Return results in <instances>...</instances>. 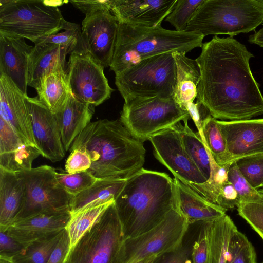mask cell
Wrapping results in <instances>:
<instances>
[{
	"instance_id": "1",
	"label": "cell",
	"mask_w": 263,
	"mask_h": 263,
	"mask_svg": "<svg viewBox=\"0 0 263 263\" xmlns=\"http://www.w3.org/2000/svg\"><path fill=\"white\" fill-rule=\"evenodd\" d=\"M254 57L233 37L215 35L196 59L201 79L197 100L221 121L252 119L263 114V96L249 61Z\"/></svg>"
},
{
	"instance_id": "2",
	"label": "cell",
	"mask_w": 263,
	"mask_h": 263,
	"mask_svg": "<svg viewBox=\"0 0 263 263\" xmlns=\"http://www.w3.org/2000/svg\"><path fill=\"white\" fill-rule=\"evenodd\" d=\"M86 151L91 160L88 171L98 179H128L143 168L146 150L120 120L90 122L70 148Z\"/></svg>"
},
{
	"instance_id": "3",
	"label": "cell",
	"mask_w": 263,
	"mask_h": 263,
	"mask_svg": "<svg viewBox=\"0 0 263 263\" xmlns=\"http://www.w3.org/2000/svg\"><path fill=\"white\" fill-rule=\"evenodd\" d=\"M178 202L174 179L165 173L141 168L127 179L115 200L125 239L156 226Z\"/></svg>"
},
{
	"instance_id": "4",
	"label": "cell",
	"mask_w": 263,
	"mask_h": 263,
	"mask_svg": "<svg viewBox=\"0 0 263 263\" xmlns=\"http://www.w3.org/2000/svg\"><path fill=\"white\" fill-rule=\"evenodd\" d=\"M204 36L193 32L119 23L114 55L109 66L115 76L141 61L165 53H186L201 47Z\"/></svg>"
},
{
	"instance_id": "5",
	"label": "cell",
	"mask_w": 263,
	"mask_h": 263,
	"mask_svg": "<svg viewBox=\"0 0 263 263\" xmlns=\"http://www.w3.org/2000/svg\"><path fill=\"white\" fill-rule=\"evenodd\" d=\"M263 23L261 0H203L185 31L231 37L254 30Z\"/></svg>"
},
{
	"instance_id": "6",
	"label": "cell",
	"mask_w": 263,
	"mask_h": 263,
	"mask_svg": "<svg viewBox=\"0 0 263 263\" xmlns=\"http://www.w3.org/2000/svg\"><path fill=\"white\" fill-rule=\"evenodd\" d=\"M62 1L0 0V35L26 39L34 44L63 30Z\"/></svg>"
},
{
	"instance_id": "7",
	"label": "cell",
	"mask_w": 263,
	"mask_h": 263,
	"mask_svg": "<svg viewBox=\"0 0 263 263\" xmlns=\"http://www.w3.org/2000/svg\"><path fill=\"white\" fill-rule=\"evenodd\" d=\"M176 68L173 53L144 59L115 76L123 99L129 97L173 98Z\"/></svg>"
},
{
	"instance_id": "8",
	"label": "cell",
	"mask_w": 263,
	"mask_h": 263,
	"mask_svg": "<svg viewBox=\"0 0 263 263\" xmlns=\"http://www.w3.org/2000/svg\"><path fill=\"white\" fill-rule=\"evenodd\" d=\"M124 240L114 202L70 248L64 263H122Z\"/></svg>"
},
{
	"instance_id": "9",
	"label": "cell",
	"mask_w": 263,
	"mask_h": 263,
	"mask_svg": "<svg viewBox=\"0 0 263 263\" xmlns=\"http://www.w3.org/2000/svg\"><path fill=\"white\" fill-rule=\"evenodd\" d=\"M124 100L119 120L134 137L143 142L152 135L190 118L188 111L174 98L129 97Z\"/></svg>"
},
{
	"instance_id": "10",
	"label": "cell",
	"mask_w": 263,
	"mask_h": 263,
	"mask_svg": "<svg viewBox=\"0 0 263 263\" xmlns=\"http://www.w3.org/2000/svg\"><path fill=\"white\" fill-rule=\"evenodd\" d=\"M189 226L178 202L156 226L137 236L125 239L122 263H136L177 250L183 243Z\"/></svg>"
},
{
	"instance_id": "11",
	"label": "cell",
	"mask_w": 263,
	"mask_h": 263,
	"mask_svg": "<svg viewBox=\"0 0 263 263\" xmlns=\"http://www.w3.org/2000/svg\"><path fill=\"white\" fill-rule=\"evenodd\" d=\"M19 172L24 180L25 197L14 222L40 214L69 210L72 196L58 182L54 168L43 165Z\"/></svg>"
},
{
	"instance_id": "12",
	"label": "cell",
	"mask_w": 263,
	"mask_h": 263,
	"mask_svg": "<svg viewBox=\"0 0 263 263\" xmlns=\"http://www.w3.org/2000/svg\"><path fill=\"white\" fill-rule=\"evenodd\" d=\"M155 158L175 178L207 199L206 180L190 157L176 125L149 137Z\"/></svg>"
},
{
	"instance_id": "13",
	"label": "cell",
	"mask_w": 263,
	"mask_h": 263,
	"mask_svg": "<svg viewBox=\"0 0 263 263\" xmlns=\"http://www.w3.org/2000/svg\"><path fill=\"white\" fill-rule=\"evenodd\" d=\"M66 66L68 83L77 99L96 107L110 98L115 90L108 84L104 68L86 50L72 52Z\"/></svg>"
},
{
	"instance_id": "14",
	"label": "cell",
	"mask_w": 263,
	"mask_h": 263,
	"mask_svg": "<svg viewBox=\"0 0 263 263\" xmlns=\"http://www.w3.org/2000/svg\"><path fill=\"white\" fill-rule=\"evenodd\" d=\"M119 23L109 9L86 15L82 21V34L86 51L104 68L111 64Z\"/></svg>"
},
{
	"instance_id": "15",
	"label": "cell",
	"mask_w": 263,
	"mask_h": 263,
	"mask_svg": "<svg viewBox=\"0 0 263 263\" xmlns=\"http://www.w3.org/2000/svg\"><path fill=\"white\" fill-rule=\"evenodd\" d=\"M34 138L41 155L52 162L61 160L65 150L54 114L37 97L26 96Z\"/></svg>"
},
{
	"instance_id": "16",
	"label": "cell",
	"mask_w": 263,
	"mask_h": 263,
	"mask_svg": "<svg viewBox=\"0 0 263 263\" xmlns=\"http://www.w3.org/2000/svg\"><path fill=\"white\" fill-rule=\"evenodd\" d=\"M217 122L224 139L230 162L263 154V118Z\"/></svg>"
},
{
	"instance_id": "17",
	"label": "cell",
	"mask_w": 263,
	"mask_h": 263,
	"mask_svg": "<svg viewBox=\"0 0 263 263\" xmlns=\"http://www.w3.org/2000/svg\"><path fill=\"white\" fill-rule=\"evenodd\" d=\"M27 96L9 78L0 74V117L26 144L37 148L26 102Z\"/></svg>"
},
{
	"instance_id": "18",
	"label": "cell",
	"mask_w": 263,
	"mask_h": 263,
	"mask_svg": "<svg viewBox=\"0 0 263 263\" xmlns=\"http://www.w3.org/2000/svg\"><path fill=\"white\" fill-rule=\"evenodd\" d=\"M177 0H110V11L119 23L153 27L161 25Z\"/></svg>"
},
{
	"instance_id": "19",
	"label": "cell",
	"mask_w": 263,
	"mask_h": 263,
	"mask_svg": "<svg viewBox=\"0 0 263 263\" xmlns=\"http://www.w3.org/2000/svg\"><path fill=\"white\" fill-rule=\"evenodd\" d=\"M71 216L69 210L40 214L14 222L7 232L26 247L39 239L65 229Z\"/></svg>"
},
{
	"instance_id": "20",
	"label": "cell",
	"mask_w": 263,
	"mask_h": 263,
	"mask_svg": "<svg viewBox=\"0 0 263 263\" xmlns=\"http://www.w3.org/2000/svg\"><path fill=\"white\" fill-rule=\"evenodd\" d=\"M33 47L24 39L0 35V74L9 78L26 95L29 59Z\"/></svg>"
},
{
	"instance_id": "21",
	"label": "cell",
	"mask_w": 263,
	"mask_h": 263,
	"mask_svg": "<svg viewBox=\"0 0 263 263\" xmlns=\"http://www.w3.org/2000/svg\"><path fill=\"white\" fill-rule=\"evenodd\" d=\"M25 190L20 172L0 168V230L7 231L16 219L23 206Z\"/></svg>"
},
{
	"instance_id": "22",
	"label": "cell",
	"mask_w": 263,
	"mask_h": 263,
	"mask_svg": "<svg viewBox=\"0 0 263 263\" xmlns=\"http://www.w3.org/2000/svg\"><path fill=\"white\" fill-rule=\"evenodd\" d=\"M72 51L61 45L45 42L34 45L30 55L28 69V86L37 87L40 80L49 72L65 68L66 56Z\"/></svg>"
},
{
	"instance_id": "23",
	"label": "cell",
	"mask_w": 263,
	"mask_h": 263,
	"mask_svg": "<svg viewBox=\"0 0 263 263\" xmlns=\"http://www.w3.org/2000/svg\"><path fill=\"white\" fill-rule=\"evenodd\" d=\"M94 111V107L82 103L71 94L63 108L55 114L65 151L91 122Z\"/></svg>"
},
{
	"instance_id": "24",
	"label": "cell",
	"mask_w": 263,
	"mask_h": 263,
	"mask_svg": "<svg viewBox=\"0 0 263 263\" xmlns=\"http://www.w3.org/2000/svg\"><path fill=\"white\" fill-rule=\"evenodd\" d=\"M176 184L179 205L189 225L201 221H214L226 215V211L208 200L178 179Z\"/></svg>"
},
{
	"instance_id": "25",
	"label": "cell",
	"mask_w": 263,
	"mask_h": 263,
	"mask_svg": "<svg viewBox=\"0 0 263 263\" xmlns=\"http://www.w3.org/2000/svg\"><path fill=\"white\" fill-rule=\"evenodd\" d=\"M185 53L174 52L176 79L173 98L182 108L193 102L197 96V88L201 79L199 66L196 59L187 58Z\"/></svg>"
},
{
	"instance_id": "26",
	"label": "cell",
	"mask_w": 263,
	"mask_h": 263,
	"mask_svg": "<svg viewBox=\"0 0 263 263\" xmlns=\"http://www.w3.org/2000/svg\"><path fill=\"white\" fill-rule=\"evenodd\" d=\"M35 90L41 102L53 114L59 112L72 94L65 68H58L47 73L40 80Z\"/></svg>"
},
{
	"instance_id": "27",
	"label": "cell",
	"mask_w": 263,
	"mask_h": 263,
	"mask_svg": "<svg viewBox=\"0 0 263 263\" xmlns=\"http://www.w3.org/2000/svg\"><path fill=\"white\" fill-rule=\"evenodd\" d=\"M127 179H98L91 186L78 195L72 196L69 203L71 214L115 200L124 187Z\"/></svg>"
},
{
	"instance_id": "28",
	"label": "cell",
	"mask_w": 263,
	"mask_h": 263,
	"mask_svg": "<svg viewBox=\"0 0 263 263\" xmlns=\"http://www.w3.org/2000/svg\"><path fill=\"white\" fill-rule=\"evenodd\" d=\"M188 120L176 125L186 153L208 181L216 164L199 133L193 132L188 125Z\"/></svg>"
},
{
	"instance_id": "29",
	"label": "cell",
	"mask_w": 263,
	"mask_h": 263,
	"mask_svg": "<svg viewBox=\"0 0 263 263\" xmlns=\"http://www.w3.org/2000/svg\"><path fill=\"white\" fill-rule=\"evenodd\" d=\"M227 214L213 221L210 236V247L206 263H227L230 238L237 229Z\"/></svg>"
},
{
	"instance_id": "30",
	"label": "cell",
	"mask_w": 263,
	"mask_h": 263,
	"mask_svg": "<svg viewBox=\"0 0 263 263\" xmlns=\"http://www.w3.org/2000/svg\"><path fill=\"white\" fill-rule=\"evenodd\" d=\"M215 162L223 166L230 162L226 143L217 119L208 116L202 122L201 130L198 132Z\"/></svg>"
},
{
	"instance_id": "31",
	"label": "cell",
	"mask_w": 263,
	"mask_h": 263,
	"mask_svg": "<svg viewBox=\"0 0 263 263\" xmlns=\"http://www.w3.org/2000/svg\"><path fill=\"white\" fill-rule=\"evenodd\" d=\"M115 200L89 207L74 214L66 227L72 248L84 234L94 224Z\"/></svg>"
},
{
	"instance_id": "32",
	"label": "cell",
	"mask_w": 263,
	"mask_h": 263,
	"mask_svg": "<svg viewBox=\"0 0 263 263\" xmlns=\"http://www.w3.org/2000/svg\"><path fill=\"white\" fill-rule=\"evenodd\" d=\"M50 234L25 247L12 259L14 263H47L65 230Z\"/></svg>"
},
{
	"instance_id": "33",
	"label": "cell",
	"mask_w": 263,
	"mask_h": 263,
	"mask_svg": "<svg viewBox=\"0 0 263 263\" xmlns=\"http://www.w3.org/2000/svg\"><path fill=\"white\" fill-rule=\"evenodd\" d=\"M41 155L37 148L23 144L12 152L0 154V168L13 173L29 170Z\"/></svg>"
},
{
	"instance_id": "34",
	"label": "cell",
	"mask_w": 263,
	"mask_h": 263,
	"mask_svg": "<svg viewBox=\"0 0 263 263\" xmlns=\"http://www.w3.org/2000/svg\"><path fill=\"white\" fill-rule=\"evenodd\" d=\"M63 30L60 33L40 39L36 44L40 42L55 44L68 48L72 52L86 50L79 24L66 21Z\"/></svg>"
},
{
	"instance_id": "35",
	"label": "cell",
	"mask_w": 263,
	"mask_h": 263,
	"mask_svg": "<svg viewBox=\"0 0 263 263\" xmlns=\"http://www.w3.org/2000/svg\"><path fill=\"white\" fill-rule=\"evenodd\" d=\"M55 177L61 187L72 196L81 193L98 179L88 171L68 174L65 170H55Z\"/></svg>"
},
{
	"instance_id": "36",
	"label": "cell",
	"mask_w": 263,
	"mask_h": 263,
	"mask_svg": "<svg viewBox=\"0 0 263 263\" xmlns=\"http://www.w3.org/2000/svg\"><path fill=\"white\" fill-rule=\"evenodd\" d=\"M228 181L232 184L237 192L240 203H263V196L258 190L252 187L246 179L239 171L236 161L232 162L229 168Z\"/></svg>"
},
{
	"instance_id": "37",
	"label": "cell",
	"mask_w": 263,
	"mask_h": 263,
	"mask_svg": "<svg viewBox=\"0 0 263 263\" xmlns=\"http://www.w3.org/2000/svg\"><path fill=\"white\" fill-rule=\"evenodd\" d=\"M203 1L177 0L174 8L165 18V21L170 23L176 31H185L192 16Z\"/></svg>"
},
{
	"instance_id": "38",
	"label": "cell",
	"mask_w": 263,
	"mask_h": 263,
	"mask_svg": "<svg viewBox=\"0 0 263 263\" xmlns=\"http://www.w3.org/2000/svg\"><path fill=\"white\" fill-rule=\"evenodd\" d=\"M238 168L251 185L256 190L263 184V154L243 157L236 161Z\"/></svg>"
},
{
	"instance_id": "39",
	"label": "cell",
	"mask_w": 263,
	"mask_h": 263,
	"mask_svg": "<svg viewBox=\"0 0 263 263\" xmlns=\"http://www.w3.org/2000/svg\"><path fill=\"white\" fill-rule=\"evenodd\" d=\"M213 221L199 222L200 227L197 240L191 250L192 263H206L210 247V236Z\"/></svg>"
},
{
	"instance_id": "40",
	"label": "cell",
	"mask_w": 263,
	"mask_h": 263,
	"mask_svg": "<svg viewBox=\"0 0 263 263\" xmlns=\"http://www.w3.org/2000/svg\"><path fill=\"white\" fill-rule=\"evenodd\" d=\"M237 209L239 216L263 240V203L242 202L238 205Z\"/></svg>"
},
{
	"instance_id": "41",
	"label": "cell",
	"mask_w": 263,
	"mask_h": 263,
	"mask_svg": "<svg viewBox=\"0 0 263 263\" xmlns=\"http://www.w3.org/2000/svg\"><path fill=\"white\" fill-rule=\"evenodd\" d=\"M26 144L13 128L0 117V154L9 153Z\"/></svg>"
},
{
	"instance_id": "42",
	"label": "cell",
	"mask_w": 263,
	"mask_h": 263,
	"mask_svg": "<svg viewBox=\"0 0 263 263\" xmlns=\"http://www.w3.org/2000/svg\"><path fill=\"white\" fill-rule=\"evenodd\" d=\"M91 166L89 154L85 151L76 148L71 151L66 161L65 170L68 174H73L88 171Z\"/></svg>"
},
{
	"instance_id": "43",
	"label": "cell",
	"mask_w": 263,
	"mask_h": 263,
	"mask_svg": "<svg viewBox=\"0 0 263 263\" xmlns=\"http://www.w3.org/2000/svg\"><path fill=\"white\" fill-rule=\"evenodd\" d=\"M240 201L237 192L229 181L222 187L216 204L227 211L237 208Z\"/></svg>"
},
{
	"instance_id": "44",
	"label": "cell",
	"mask_w": 263,
	"mask_h": 263,
	"mask_svg": "<svg viewBox=\"0 0 263 263\" xmlns=\"http://www.w3.org/2000/svg\"><path fill=\"white\" fill-rule=\"evenodd\" d=\"M24 248L20 242L9 235L7 231L0 230V256L13 258Z\"/></svg>"
},
{
	"instance_id": "45",
	"label": "cell",
	"mask_w": 263,
	"mask_h": 263,
	"mask_svg": "<svg viewBox=\"0 0 263 263\" xmlns=\"http://www.w3.org/2000/svg\"><path fill=\"white\" fill-rule=\"evenodd\" d=\"M70 249V238L65 229L47 263H64Z\"/></svg>"
},
{
	"instance_id": "46",
	"label": "cell",
	"mask_w": 263,
	"mask_h": 263,
	"mask_svg": "<svg viewBox=\"0 0 263 263\" xmlns=\"http://www.w3.org/2000/svg\"><path fill=\"white\" fill-rule=\"evenodd\" d=\"M70 3L85 15L102 10H110V0L70 1Z\"/></svg>"
},
{
	"instance_id": "47",
	"label": "cell",
	"mask_w": 263,
	"mask_h": 263,
	"mask_svg": "<svg viewBox=\"0 0 263 263\" xmlns=\"http://www.w3.org/2000/svg\"><path fill=\"white\" fill-rule=\"evenodd\" d=\"M227 263H257L255 248L247 239L237 253Z\"/></svg>"
},
{
	"instance_id": "48",
	"label": "cell",
	"mask_w": 263,
	"mask_h": 263,
	"mask_svg": "<svg viewBox=\"0 0 263 263\" xmlns=\"http://www.w3.org/2000/svg\"><path fill=\"white\" fill-rule=\"evenodd\" d=\"M191 250L192 248L182 243L177 250L162 255L156 263H184L189 259Z\"/></svg>"
},
{
	"instance_id": "49",
	"label": "cell",
	"mask_w": 263,
	"mask_h": 263,
	"mask_svg": "<svg viewBox=\"0 0 263 263\" xmlns=\"http://www.w3.org/2000/svg\"><path fill=\"white\" fill-rule=\"evenodd\" d=\"M190 118L194 122L198 132L201 130L202 121L208 116L211 115L209 110L200 101L197 100L196 103H190L186 107Z\"/></svg>"
},
{
	"instance_id": "50",
	"label": "cell",
	"mask_w": 263,
	"mask_h": 263,
	"mask_svg": "<svg viewBox=\"0 0 263 263\" xmlns=\"http://www.w3.org/2000/svg\"><path fill=\"white\" fill-rule=\"evenodd\" d=\"M248 41L263 48V26L258 31L249 36Z\"/></svg>"
},
{
	"instance_id": "51",
	"label": "cell",
	"mask_w": 263,
	"mask_h": 263,
	"mask_svg": "<svg viewBox=\"0 0 263 263\" xmlns=\"http://www.w3.org/2000/svg\"><path fill=\"white\" fill-rule=\"evenodd\" d=\"M162 255H155L141 259L136 263H156Z\"/></svg>"
},
{
	"instance_id": "52",
	"label": "cell",
	"mask_w": 263,
	"mask_h": 263,
	"mask_svg": "<svg viewBox=\"0 0 263 263\" xmlns=\"http://www.w3.org/2000/svg\"><path fill=\"white\" fill-rule=\"evenodd\" d=\"M0 263H14L12 258L0 256Z\"/></svg>"
},
{
	"instance_id": "53",
	"label": "cell",
	"mask_w": 263,
	"mask_h": 263,
	"mask_svg": "<svg viewBox=\"0 0 263 263\" xmlns=\"http://www.w3.org/2000/svg\"><path fill=\"white\" fill-rule=\"evenodd\" d=\"M258 191L262 195V196H263V187L259 189L258 190Z\"/></svg>"
},
{
	"instance_id": "54",
	"label": "cell",
	"mask_w": 263,
	"mask_h": 263,
	"mask_svg": "<svg viewBox=\"0 0 263 263\" xmlns=\"http://www.w3.org/2000/svg\"><path fill=\"white\" fill-rule=\"evenodd\" d=\"M184 263H192V261L190 260H187Z\"/></svg>"
},
{
	"instance_id": "55",
	"label": "cell",
	"mask_w": 263,
	"mask_h": 263,
	"mask_svg": "<svg viewBox=\"0 0 263 263\" xmlns=\"http://www.w3.org/2000/svg\"><path fill=\"white\" fill-rule=\"evenodd\" d=\"M261 2L263 3V0H261Z\"/></svg>"
},
{
	"instance_id": "56",
	"label": "cell",
	"mask_w": 263,
	"mask_h": 263,
	"mask_svg": "<svg viewBox=\"0 0 263 263\" xmlns=\"http://www.w3.org/2000/svg\"><path fill=\"white\" fill-rule=\"evenodd\" d=\"M262 187H263V184H262V187H261V188H262Z\"/></svg>"
},
{
	"instance_id": "57",
	"label": "cell",
	"mask_w": 263,
	"mask_h": 263,
	"mask_svg": "<svg viewBox=\"0 0 263 263\" xmlns=\"http://www.w3.org/2000/svg\"><path fill=\"white\" fill-rule=\"evenodd\" d=\"M261 263H263V262H262Z\"/></svg>"
}]
</instances>
